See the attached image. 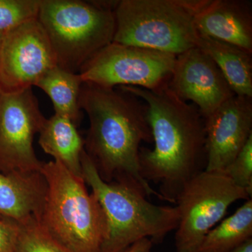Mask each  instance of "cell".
Segmentation results:
<instances>
[{
	"mask_svg": "<svg viewBox=\"0 0 252 252\" xmlns=\"http://www.w3.org/2000/svg\"><path fill=\"white\" fill-rule=\"evenodd\" d=\"M79 105L89 119L84 150L100 178L163 200L141 174V144L153 143L143 101L119 87L83 83Z\"/></svg>",
	"mask_w": 252,
	"mask_h": 252,
	"instance_id": "6da1fadb",
	"label": "cell"
},
{
	"mask_svg": "<svg viewBox=\"0 0 252 252\" xmlns=\"http://www.w3.org/2000/svg\"><path fill=\"white\" fill-rule=\"evenodd\" d=\"M147 105L154 147L140 152L141 174L159 185L163 200L176 204L182 189L205 170V119L196 106L180 98L168 86L155 90L119 86Z\"/></svg>",
	"mask_w": 252,
	"mask_h": 252,
	"instance_id": "7a4b0ae2",
	"label": "cell"
},
{
	"mask_svg": "<svg viewBox=\"0 0 252 252\" xmlns=\"http://www.w3.org/2000/svg\"><path fill=\"white\" fill-rule=\"evenodd\" d=\"M47 191L39 223L70 252H102L107 223L97 198L85 181L60 162H44Z\"/></svg>",
	"mask_w": 252,
	"mask_h": 252,
	"instance_id": "3957f363",
	"label": "cell"
},
{
	"mask_svg": "<svg viewBox=\"0 0 252 252\" xmlns=\"http://www.w3.org/2000/svg\"><path fill=\"white\" fill-rule=\"evenodd\" d=\"M81 167L83 178L105 217L107 234L102 252H122L143 239L159 243L177 228L180 221L177 206L154 205L130 186L104 182L85 150Z\"/></svg>",
	"mask_w": 252,
	"mask_h": 252,
	"instance_id": "277c9868",
	"label": "cell"
},
{
	"mask_svg": "<svg viewBox=\"0 0 252 252\" xmlns=\"http://www.w3.org/2000/svg\"><path fill=\"white\" fill-rule=\"evenodd\" d=\"M117 1L41 0L37 20L54 50L58 67L75 74L113 42Z\"/></svg>",
	"mask_w": 252,
	"mask_h": 252,
	"instance_id": "5b68a950",
	"label": "cell"
},
{
	"mask_svg": "<svg viewBox=\"0 0 252 252\" xmlns=\"http://www.w3.org/2000/svg\"><path fill=\"white\" fill-rule=\"evenodd\" d=\"M207 0H121L113 42L178 55L195 47V17Z\"/></svg>",
	"mask_w": 252,
	"mask_h": 252,
	"instance_id": "8992f818",
	"label": "cell"
},
{
	"mask_svg": "<svg viewBox=\"0 0 252 252\" xmlns=\"http://www.w3.org/2000/svg\"><path fill=\"white\" fill-rule=\"evenodd\" d=\"M252 196L223 173L204 171L185 185L176 201L180 221L176 228L177 252H198L203 239L230 205Z\"/></svg>",
	"mask_w": 252,
	"mask_h": 252,
	"instance_id": "52a82bcc",
	"label": "cell"
},
{
	"mask_svg": "<svg viewBox=\"0 0 252 252\" xmlns=\"http://www.w3.org/2000/svg\"><path fill=\"white\" fill-rule=\"evenodd\" d=\"M177 56L112 42L81 68L84 83L106 88L132 86L155 90L167 85Z\"/></svg>",
	"mask_w": 252,
	"mask_h": 252,
	"instance_id": "ba28073f",
	"label": "cell"
},
{
	"mask_svg": "<svg viewBox=\"0 0 252 252\" xmlns=\"http://www.w3.org/2000/svg\"><path fill=\"white\" fill-rule=\"evenodd\" d=\"M46 120L32 89L0 92V172H41L33 140Z\"/></svg>",
	"mask_w": 252,
	"mask_h": 252,
	"instance_id": "9c48e42d",
	"label": "cell"
},
{
	"mask_svg": "<svg viewBox=\"0 0 252 252\" xmlns=\"http://www.w3.org/2000/svg\"><path fill=\"white\" fill-rule=\"evenodd\" d=\"M58 66L49 38L37 19L4 33L0 44V92L32 89Z\"/></svg>",
	"mask_w": 252,
	"mask_h": 252,
	"instance_id": "30bf717a",
	"label": "cell"
},
{
	"mask_svg": "<svg viewBox=\"0 0 252 252\" xmlns=\"http://www.w3.org/2000/svg\"><path fill=\"white\" fill-rule=\"evenodd\" d=\"M167 86L196 106L204 119L235 95L217 64L198 46L177 56Z\"/></svg>",
	"mask_w": 252,
	"mask_h": 252,
	"instance_id": "8fae6325",
	"label": "cell"
},
{
	"mask_svg": "<svg viewBox=\"0 0 252 252\" xmlns=\"http://www.w3.org/2000/svg\"><path fill=\"white\" fill-rule=\"evenodd\" d=\"M205 171L223 173L252 136V98L235 95L205 119Z\"/></svg>",
	"mask_w": 252,
	"mask_h": 252,
	"instance_id": "7c38bea8",
	"label": "cell"
},
{
	"mask_svg": "<svg viewBox=\"0 0 252 252\" xmlns=\"http://www.w3.org/2000/svg\"><path fill=\"white\" fill-rule=\"evenodd\" d=\"M198 34L252 54V4L248 0H207L195 17Z\"/></svg>",
	"mask_w": 252,
	"mask_h": 252,
	"instance_id": "4fadbf2b",
	"label": "cell"
},
{
	"mask_svg": "<svg viewBox=\"0 0 252 252\" xmlns=\"http://www.w3.org/2000/svg\"><path fill=\"white\" fill-rule=\"evenodd\" d=\"M46 191L41 172H0V217L18 225L39 221Z\"/></svg>",
	"mask_w": 252,
	"mask_h": 252,
	"instance_id": "5bb4252c",
	"label": "cell"
},
{
	"mask_svg": "<svg viewBox=\"0 0 252 252\" xmlns=\"http://www.w3.org/2000/svg\"><path fill=\"white\" fill-rule=\"evenodd\" d=\"M39 134L38 142L46 154L74 175L83 177L81 157L84 140L70 119L55 114L46 119Z\"/></svg>",
	"mask_w": 252,
	"mask_h": 252,
	"instance_id": "9a60e30c",
	"label": "cell"
},
{
	"mask_svg": "<svg viewBox=\"0 0 252 252\" xmlns=\"http://www.w3.org/2000/svg\"><path fill=\"white\" fill-rule=\"evenodd\" d=\"M215 62L235 95L252 98V54L199 34L197 45Z\"/></svg>",
	"mask_w": 252,
	"mask_h": 252,
	"instance_id": "2e32d148",
	"label": "cell"
},
{
	"mask_svg": "<svg viewBox=\"0 0 252 252\" xmlns=\"http://www.w3.org/2000/svg\"><path fill=\"white\" fill-rule=\"evenodd\" d=\"M83 83L79 74L56 66L46 72L35 86L49 96L54 104L55 114L67 117L78 127L83 119L79 105Z\"/></svg>",
	"mask_w": 252,
	"mask_h": 252,
	"instance_id": "e0dca14e",
	"label": "cell"
},
{
	"mask_svg": "<svg viewBox=\"0 0 252 252\" xmlns=\"http://www.w3.org/2000/svg\"><path fill=\"white\" fill-rule=\"evenodd\" d=\"M252 238V199L205 235L198 252H231Z\"/></svg>",
	"mask_w": 252,
	"mask_h": 252,
	"instance_id": "ac0fdd59",
	"label": "cell"
},
{
	"mask_svg": "<svg viewBox=\"0 0 252 252\" xmlns=\"http://www.w3.org/2000/svg\"><path fill=\"white\" fill-rule=\"evenodd\" d=\"M13 252H70L54 240L39 224L33 220L19 225Z\"/></svg>",
	"mask_w": 252,
	"mask_h": 252,
	"instance_id": "d6986e66",
	"label": "cell"
},
{
	"mask_svg": "<svg viewBox=\"0 0 252 252\" xmlns=\"http://www.w3.org/2000/svg\"><path fill=\"white\" fill-rule=\"evenodd\" d=\"M41 0H0V32L37 19Z\"/></svg>",
	"mask_w": 252,
	"mask_h": 252,
	"instance_id": "ffe728a7",
	"label": "cell"
},
{
	"mask_svg": "<svg viewBox=\"0 0 252 252\" xmlns=\"http://www.w3.org/2000/svg\"><path fill=\"white\" fill-rule=\"evenodd\" d=\"M223 174L252 195V136Z\"/></svg>",
	"mask_w": 252,
	"mask_h": 252,
	"instance_id": "44dd1931",
	"label": "cell"
},
{
	"mask_svg": "<svg viewBox=\"0 0 252 252\" xmlns=\"http://www.w3.org/2000/svg\"><path fill=\"white\" fill-rule=\"evenodd\" d=\"M19 225L0 217V252H13Z\"/></svg>",
	"mask_w": 252,
	"mask_h": 252,
	"instance_id": "7402d4cb",
	"label": "cell"
},
{
	"mask_svg": "<svg viewBox=\"0 0 252 252\" xmlns=\"http://www.w3.org/2000/svg\"><path fill=\"white\" fill-rule=\"evenodd\" d=\"M153 245L154 243L152 240L149 239H143L134 245H131L122 252H151Z\"/></svg>",
	"mask_w": 252,
	"mask_h": 252,
	"instance_id": "603a6c76",
	"label": "cell"
},
{
	"mask_svg": "<svg viewBox=\"0 0 252 252\" xmlns=\"http://www.w3.org/2000/svg\"><path fill=\"white\" fill-rule=\"evenodd\" d=\"M231 252H252V238L249 239Z\"/></svg>",
	"mask_w": 252,
	"mask_h": 252,
	"instance_id": "cb8c5ba5",
	"label": "cell"
},
{
	"mask_svg": "<svg viewBox=\"0 0 252 252\" xmlns=\"http://www.w3.org/2000/svg\"><path fill=\"white\" fill-rule=\"evenodd\" d=\"M3 36H4V34H3V33L0 32V44H1V41H2Z\"/></svg>",
	"mask_w": 252,
	"mask_h": 252,
	"instance_id": "d4e9b609",
	"label": "cell"
}]
</instances>
